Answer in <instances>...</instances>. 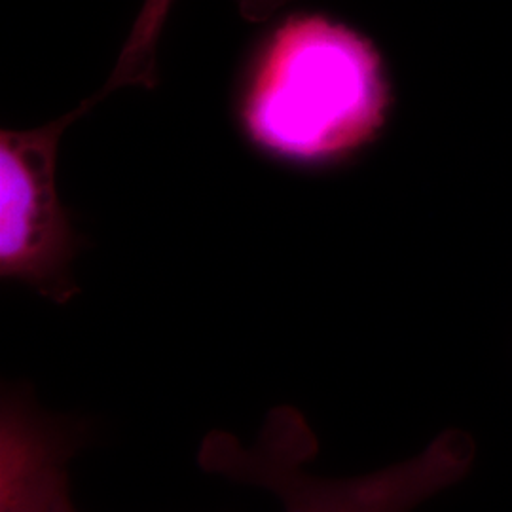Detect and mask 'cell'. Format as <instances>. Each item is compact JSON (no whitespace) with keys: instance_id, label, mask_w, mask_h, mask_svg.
<instances>
[{"instance_id":"cell-5","label":"cell","mask_w":512,"mask_h":512,"mask_svg":"<svg viewBox=\"0 0 512 512\" xmlns=\"http://www.w3.org/2000/svg\"><path fill=\"white\" fill-rule=\"evenodd\" d=\"M291 0H238V10L241 18L247 21H268L279 8L289 4Z\"/></svg>"},{"instance_id":"cell-3","label":"cell","mask_w":512,"mask_h":512,"mask_svg":"<svg viewBox=\"0 0 512 512\" xmlns=\"http://www.w3.org/2000/svg\"><path fill=\"white\" fill-rule=\"evenodd\" d=\"M175 0H145L114 73L69 114L33 129L0 133V274L65 304L78 293L71 274L80 238L57 196L55 160L63 131L122 86L158 84L156 48Z\"/></svg>"},{"instance_id":"cell-4","label":"cell","mask_w":512,"mask_h":512,"mask_svg":"<svg viewBox=\"0 0 512 512\" xmlns=\"http://www.w3.org/2000/svg\"><path fill=\"white\" fill-rule=\"evenodd\" d=\"M80 433L40 410L23 389H6L0 408V512H78L69 463Z\"/></svg>"},{"instance_id":"cell-2","label":"cell","mask_w":512,"mask_h":512,"mask_svg":"<svg viewBox=\"0 0 512 512\" xmlns=\"http://www.w3.org/2000/svg\"><path fill=\"white\" fill-rule=\"evenodd\" d=\"M319 442L294 406H275L251 444L226 431L203 437L198 463L211 475L266 490L283 512H414L471 475L476 442L446 429L418 454L372 473L330 478L311 473Z\"/></svg>"},{"instance_id":"cell-1","label":"cell","mask_w":512,"mask_h":512,"mask_svg":"<svg viewBox=\"0 0 512 512\" xmlns=\"http://www.w3.org/2000/svg\"><path fill=\"white\" fill-rule=\"evenodd\" d=\"M391 101L384 57L370 38L325 14H291L256 48L241 120L274 156L332 164L378 139Z\"/></svg>"}]
</instances>
